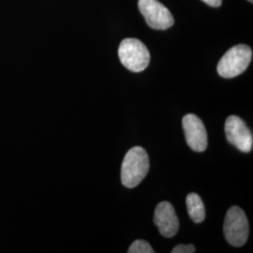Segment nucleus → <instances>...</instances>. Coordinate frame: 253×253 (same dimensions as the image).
<instances>
[{
  "mask_svg": "<svg viewBox=\"0 0 253 253\" xmlns=\"http://www.w3.org/2000/svg\"><path fill=\"white\" fill-rule=\"evenodd\" d=\"M149 157L141 146L129 149L121 166V182L128 189H133L145 179L149 171Z\"/></svg>",
  "mask_w": 253,
  "mask_h": 253,
  "instance_id": "f257e3e1",
  "label": "nucleus"
},
{
  "mask_svg": "<svg viewBox=\"0 0 253 253\" xmlns=\"http://www.w3.org/2000/svg\"><path fill=\"white\" fill-rule=\"evenodd\" d=\"M118 56L122 65L133 73L145 71L150 62V54L146 46L141 41L132 38L121 42Z\"/></svg>",
  "mask_w": 253,
  "mask_h": 253,
  "instance_id": "f03ea898",
  "label": "nucleus"
},
{
  "mask_svg": "<svg viewBox=\"0 0 253 253\" xmlns=\"http://www.w3.org/2000/svg\"><path fill=\"white\" fill-rule=\"evenodd\" d=\"M253 58V50L238 44L229 49L217 64V73L223 78H234L244 73Z\"/></svg>",
  "mask_w": 253,
  "mask_h": 253,
  "instance_id": "7ed1b4c3",
  "label": "nucleus"
},
{
  "mask_svg": "<svg viewBox=\"0 0 253 253\" xmlns=\"http://www.w3.org/2000/svg\"><path fill=\"white\" fill-rule=\"evenodd\" d=\"M223 231L225 239L231 246L242 247L246 244L250 227L247 216L241 208L232 207L228 210Z\"/></svg>",
  "mask_w": 253,
  "mask_h": 253,
  "instance_id": "20e7f679",
  "label": "nucleus"
},
{
  "mask_svg": "<svg viewBox=\"0 0 253 253\" xmlns=\"http://www.w3.org/2000/svg\"><path fill=\"white\" fill-rule=\"evenodd\" d=\"M138 7L147 25L153 29L165 30L174 23L171 11L158 0H139Z\"/></svg>",
  "mask_w": 253,
  "mask_h": 253,
  "instance_id": "39448f33",
  "label": "nucleus"
},
{
  "mask_svg": "<svg viewBox=\"0 0 253 253\" xmlns=\"http://www.w3.org/2000/svg\"><path fill=\"white\" fill-rule=\"evenodd\" d=\"M225 133L230 144L244 153L253 150V132L244 121L236 116H230L225 122Z\"/></svg>",
  "mask_w": 253,
  "mask_h": 253,
  "instance_id": "423d86ee",
  "label": "nucleus"
},
{
  "mask_svg": "<svg viewBox=\"0 0 253 253\" xmlns=\"http://www.w3.org/2000/svg\"><path fill=\"white\" fill-rule=\"evenodd\" d=\"M182 125L187 144L195 152H204L208 148V133L203 121L193 114L186 115Z\"/></svg>",
  "mask_w": 253,
  "mask_h": 253,
  "instance_id": "0eeeda50",
  "label": "nucleus"
},
{
  "mask_svg": "<svg viewBox=\"0 0 253 253\" xmlns=\"http://www.w3.org/2000/svg\"><path fill=\"white\" fill-rule=\"evenodd\" d=\"M154 223L164 237H172L179 229V220L169 202L160 203L155 209Z\"/></svg>",
  "mask_w": 253,
  "mask_h": 253,
  "instance_id": "6e6552de",
  "label": "nucleus"
},
{
  "mask_svg": "<svg viewBox=\"0 0 253 253\" xmlns=\"http://www.w3.org/2000/svg\"><path fill=\"white\" fill-rule=\"evenodd\" d=\"M186 204L190 218L196 223L204 221L206 217V210L204 203L199 195L196 193H190L187 196Z\"/></svg>",
  "mask_w": 253,
  "mask_h": 253,
  "instance_id": "1a4fd4ad",
  "label": "nucleus"
},
{
  "mask_svg": "<svg viewBox=\"0 0 253 253\" xmlns=\"http://www.w3.org/2000/svg\"><path fill=\"white\" fill-rule=\"evenodd\" d=\"M128 253H154L153 249L145 240H136L127 250Z\"/></svg>",
  "mask_w": 253,
  "mask_h": 253,
  "instance_id": "9d476101",
  "label": "nucleus"
},
{
  "mask_svg": "<svg viewBox=\"0 0 253 253\" xmlns=\"http://www.w3.org/2000/svg\"><path fill=\"white\" fill-rule=\"evenodd\" d=\"M195 253V247L192 245H178L172 249V253Z\"/></svg>",
  "mask_w": 253,
  "mask_h": 253,
  "instance_id": "9b49d317",
  "label": "nucleus"
},
{
  "mask_svg": "<svg viewBox=\"0 0 253 253\" xmlns=\"http://www.w3.org/2000/svg\"><path fill=\"white\" fill-rule=\"evenodd\" d=\"M202 1L207 3L208 6L214 7V8L219 7L221 5V2H222V0H202Z\"/></svg>",
  "mask_w": 253,
  "mask_h": 253,
  "instance_id": "f8f14e48",
  "label": "nucleus"
},
{
  "mask_svg": "<svg viewBox=\"0 0 253 253\" xmlns=\"http://www.w3.org/2000/svg\"><path fill=\"white\" fill-rule=\"evenodd\" d=\"M248 1H250V2H251V3H253V0H248Z\"/></svg>",
  "mask_w": 253,
  "mask_h": 253,
  "instance_id": "ddd939ff",
  "label": "nucleus"
}]
</instances>
